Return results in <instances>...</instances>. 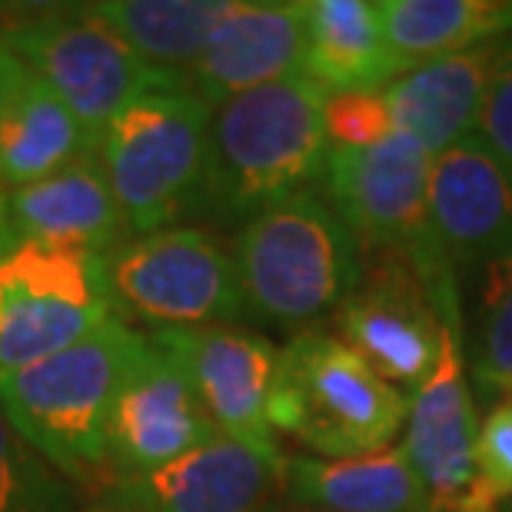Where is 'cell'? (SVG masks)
I'll return each mask as SVG.
<instances>
[{"mask_svg": "<svg viewBox=\"0 0 512 512\" xmlns=\"http://www.w3.org/2000/svg\"><path fill=\"white\" fill-rule=\"evenodd\" d=\"M0 44L74 110L97 143L133 100L190 90L183 77L147 64L114 27L90 14L87 4L20 20L0 34Z\"/></svg>", "mask_w": 512, "mask_h": 512, "instance_id": "obj_7", "label": "cell"}, {"mask_svg": "<svg viewBox=\"0 0 512 512\" xmlns=\"http://www.w3.org/2000/svg\"><path fill=\"white\" fill-rule=\"evenodd\" d=\"M409 393L380 376L340 336L296 333L280 350L270 423L320 459H353L393 446Z\"/></svg>", "mask_w": 512, "mask_h": 512, "instance_id": "obj_4", "label": "cell"}, {"mask_svg": "<svg viewBox=\"0 0 512 512\" xmlns=\"http://www.w3.org/2000/svg\"><path fill=\"white\" fill-rule=\"evenodd\" d=\"M306 4L303 0H233L213 30L187 84L203 104L220 107L303 70Z\"/></svg>", "mask_w": 512, "mask_h": 512, "instance_id": "obj_16", "label": "cell"}, {"mask_svg": "<svg viewBox=\"0 0 512 512\" xmlns=\"http://www.w3.org/2000/svg\"><path fill=\"white\" fill-rule=\"evenodd\" d=\"M446 326L423 273L403 253H366L360 286L336 310L340 340L406 393L436 370Z\"/></svg>", "mask_w": 512, "mask_h": 512, "instance_id": "obj_10", "label": "cell"}, {"mask_svg": "<svg viewBox=\"0 0 512 512\" xmlns=\"http://www.w3.org/2000/svg\"><path fill=\"white\" fill-rule=\"evenodd\" d=\"M326 90L300 70L210 110L203 203L223 220L313 190L326 173Z\"/></svg>", "mask_w": 512, "mask_h": 512, "instance_id": "obj_1", "label": "cell"}, {"mask_svg": "<svg viewBox=\"0 0 512 512\" xmlns=\"http://www.w3.org/2000/svg\"><path fill=\"white\" fill-rule=\"evenodd\" d=\"M506 40L509 37H499L459 54L426 60L389 80L383 97L393 114V127L409 133L433 157L473 137Z\"/></svg>", "mask_w": 512, "mask_h": 512, "instance_id": "obj_18", "label": "cell"}, {"mask_svg": "<svg viewBox=\"0 0 512 512\" xmlns=\"http://www.w3.org/2000/svg\"><path fill=\"white\" fill-rule=\"evenodd\" d=\"M303 70L326 94L383 90L403 74L406 67L386 44L380 0H310Z\"/></svg>", "mask_w": 512, "mask_h": 512, "instance_id": "obj_20", "label": "cell"}, {"mask_svg": "<svg viewBox=\"0 0 512 512\" xmlns=\"http://www.w3.org/2000/svg\"><path fill=\"white\" fill-rule=\"evenodd\" d=\"M433 153L403 130L370 150H330L326 203L366 253H403L416 263L443 320L459 330L456 270L443 260L429 227Z\"/></svg>", "mask_w": 512, "mask_h": 512, "instance_id": "obj_5", "label": "cell"}, {"mask_svg": "<svg viewBox=\"0 0 512 512\" xmlns=\"http://www.w3.org/2000/svg\"><path fill=\"white\" fill-rule=\"evenodd\" d=\"M429 227L453 270L512 253V177L476 133L433 157Z\"/></svg>", "mask_w": 512, "mask_h": 512, "instance_id": "obj_15", "label": "cell"}, {"mask_svg": "<svg viewBox=\"0 0 512 512\" xmlns=\"http://www.w3.org/2000/svg\"><path fill=\"white\" fill-rule=\"evenodd\" d=\"M426 512H496V506H483V509H426Z\"/></svg>", "mask_w": 512, "mask_h": 512, "instance_id": "obj_31", "label": "cell"}, {"mask_svg": "<svg viewBox=\"0 0 512 512\" xmlns=\"http://www.w3.org/2000/svg\"><path fill=\"white\" fill-rule=\"evenodd\" d=\"M107 276L120 313L140 316L150 330L233 326L253 316L233 253L197 227L124 240L107 256Z\"/></svg>", "mask_w": 512, "mask_h": 512, "instance_id": "obj_9", "label": "cell"}, {"mask_svg": "<svg viewBox=\"0 0 512 512\" xmlns=\"http://www.w3.org/2000/svg\"><path fill=\"white\" fill-rule=\"evenodd\" d=\"M97 153V140L44 80L27 70L0 120V180L4 190L40 183L70 163Z\"/></svg>", "mask_w": 512, "mask_h": 512, "instance_id": "obj_21", "label": "cell"}, {"mask_svg": "<svg viewBox=\"0 0 512 512\" xmlns=\"http://www.w3.org/2000/svg\"><path fill=\"white\" fill-rule=\"evenodd\" d=\"M386 44L406 70L512 34L506 0H380Z\"/></svg>", "mask_w": 512, "mask_h": 512, "instance_id": "obj_22", "label": "cell"}, {"mask_svg": "<svg viewBox=\"0 0 512 512\" xmlns=\"http://www.w3.org/2000/svg\"><path fill=\"white\" fill-rule=\"evenodd\" d=\"M403 449L429 509L496 506L476 466V409L466 383V356L456 326H446L436 370L409 393Z\"/></svg>", "mask_w": 512, "mask_h": 512, "instance_id": "obj_12", "label": "cell"}, {"mask_svg": "<svg viewBox=\"0 0 512 512\" xmlns=\"http://www.w3.org/2000/svg\"><path fill=\"white\" fill-rule=\"evenodd\" d=\"M147 340L180 366L223 436L280 453L270 423L280 350L266 336L240 326H173L150 330Z\"/></svg>", "mask_w": 512, "mask_h": 512, "instance_id": "obj_11", "label": "cell"}, {"mask_svg": "<svg viewBox=\"0 0 512 512\" xmlns=\"http://www.w3.org/2000/svg\"><path fill=\"white\" fill-rule=\"evenodd\" d=\"M476 466L489 496H512V399L493 406V413L479 426Z\"/></svg>", "mask_w": 512, "mask_h": 512, "instance_id": "obj_28", "label": "cell"}, {"mask_svg": "<svg viewBox=\"0 0 512 512\" xmlns=\"http://www.w3.org/2000/svg\"><path fill=\"white\" fill-rule=\"evenodd\" d=\"M476 137L486 143L489 153L503 163L512 177V34L506 40V50L499 57V67L489 80L483 114H479Z\"/></svg>", "mask_w": 512, "mask_h": 512, "instance_id": "obj_27", "label": "cell"}, {"mask_svg": "<svg viewBox=\"0 0 512 512\" xmlns=\"http://www.w3.org/2000/svg\"><path fill=\"white\" fill-rule=\"evenodd\" d=\"M130 240L97 153L54 177L10 190L0 207V250L17 243L107 256Z\"/></svg>", "mask_w": 512, "mask_h": 512, "instance_id": "obj_17", "label": "cell"}, {"mask_svg": "<svg viewBox=\"0 0 512 512\" xmlns=\"http://www.w3.org/2000/svg\"><path fill=\"white\" fill-rule=\"evenodd\" d=\"M473 376L489 393H509L512 389V253L486 266Z\"/></svg>", "mask_w": 512, "mask_h": 512, "instance_id": "obj_25", "label": "cell"}, {"mask_svg": "<svg viewBox=\"0 0 512 512\" xmlns=\"http://www.w3.org/2000/svg\"><path fill=\"white\" fill-rule=\"evenodd\" d=\"M217 433L220 429L213 426L180 366L147 343L114 403L107 466L114 483L147 476Z\"/></svg>", "mask_w": 512, "mask_h": 512, "instance_id": "obj_14", "label": "cell"}, {"mask_svg": "<svg viewBox=\"0 0 512 512\" xmlns=\"http://www.w3.org/2000/svg\"><path fill=\"white\" fill-rule=\"evenodd\" d=\"M233 0H97L87 4L147 64L187 80Z\"/></svg>", "mask_w": 512, "mask_h": 512, "instance_id": "obj_23", "label": "cell"}, {"mask_svg": "<svg viewBox=\"0 0 512 512\" xmlns=\"http://www.w3.org/2000/svg\"><path fill=\"white\" fill-rule=\"evenodd\" d=\"M280 479L283 453L217 433L147 476L117 479L107 499L133 512H266Z\"/></svg>", "mask_w": 512, "mask_h": 512, "instance_id": "obj_13", "label": "cell"}, {"mask_svg": "<svg viewBox=\"0 0 512 512\" xmlns=\"http://www.w3.org/2000/svg\"><path fill=\"white\" fill-rule=\"evenodd\" d=\"M280 493L290 506L323 512H426L413 463L403 446L353 459H320L310 453L283 456Z\"/></svg>", "mask_w": 512, "mask_h": 512, "instance_id": "obj_19", "label": "cell"}, {"mask_svg": "<svg viewBox=\"0 0 512 512\" xmlns=\"http://www.w3.org/2000/svg\"><path fill=\"white\" fill-rule=\"evenodd\" d=\"M233 263L250 313L286 326L340 310L363 280L360 243L313 190L243 220Z\"/></svg>", "mask_w": 512, "mask_h": 512, "instance_id": "obj_3", "label": "cell"}, {"mask_svg": "<svg viewBox=\"0 0 512 512\" xmlns=\"http://www.w3.org/2000/svg\"><path fill=\"white\" fill-rule=\"evenodd\" d=\"M0 512H74L67 479L30 449L0 413Z\"/></svg>", "mask_w": 512, "mask_h": 512, "instance_id": "obj_24", "label": "cell"}, {"mask_svg": "<svg viewBox=\"0 0 512 512\" xmlns=\"http://www.w3.org/2000/svg\"><path fill=\"white\" fill-rule=\"evenodd\" d=\"M147 343L114 316L67 350L0 373V413L50 469L87 483L107 469L114 403Z\"/></svg>", "mask_w": 512, "mask_h": 512, "instance_id": "obj_2", "label": "cell"}, {"mask_svg": "<svg viewBox=\"0 0 512 512\" xmlns=\"http://www.w3.org/2000/svg\"><path fill=\"white\" fill-rule=\"evenodd\" d=\"M84 512H133V509H127V506H117V503H110V499H104V503L90 506V509H84Z\"/></svg>", "mask_w": 512, "mask_h": 512, "instance_id": "obj_30", "label": "cell"}, {"mask_svg": "<svg viewBox=\"0 0 512 512\" xmlns=\"http://www.w3.org/2000/svg\"><path fill=\"white\" fill-rule=\"evenodd\" d=\"M114 316L124 313L104 256L37 243L0 250V373L47 360Z\"/></svg>", "mask_w": 512, "mask_h": 512, "instance_id": "obj_8", "label": "cell"}, {"mask_svg": "<svg viewBox=\"0 0 512 512\" xmlns=\"http://www.w3.org/2000/svg\"><path fill=\"white\" fill-rule=\"evenodd\" d=\"M280 512H323V509H300V506H286V509H280Z\"/></svg>", "mask_w": 512, "mask_h": 512, "instance_id": "obj_32", "label": "cell"}, {"mask_svg": "<svg viewBox=\"0 0 512 512\" xmlns=\"http://www.w3.org/2000/svg\"><path fill=\"white\" fill-rule=\"evenodd\" d=\"M210 104L193 90L147 94L117 114L97 143L130 237L177 227L203 200Z\"/></svg>", "mask_w": 512, "mask_h": 512, "instance_id": "obj_6", "label": "cell"}, {"mask_svg": "<svg viewBox=\"0 0 512 512\" xmlns=\"http://www.w3.org/2000/svg\"><path fill=\"white\" fill-rule=\"evenodd\" d=\"M330 150H370L393 133V114L383 90H333L323 100Z\"/></svg>", "mask_w": 512, "mask_h": 512, "instance_id": "obj_26", "label": "cell"}, {"mask_svg": "<svg viewBox=\"0 0 512 512\" xmlns=\"http://www.w3.org/2000/svg\"><path fill=\"white\" fill-rule=\"evenodd\" d=\"M24 74H27V67L20 64V60L10 54L4 44H0V120H4L7 100L17 90L20 80H24ZM4 197H7V190H4V180H0V207H4Z\"/></svg>", "mask_w": 512, "mask_h": 512, "instance_id": "obj_29", "label": "cell"}]
</instances>
